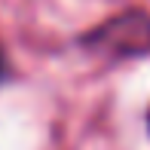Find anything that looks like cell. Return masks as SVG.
I'll list each match as a JSON object with an SVG mask.
<instances>
[{
    "instance_id": "obj_1",
    "label": "cell",
    "mask_w": 150,
    "mask_h": 150,
    "mask_svg": "<svg viewBox=\"0 0 150 150\" xmlns=\"http://www.w3.org/2000/svg\"><path fill=\"white\" fill-rule=\"evenodd\" d=\"M80 46L104 58H144L150 55V12L129 9L95 25L80 37Z\"/></svg>"
},
{
    "instance_id": "obj_2",
    "label": "cell",
    "mask_w": 150,
    "mask_h": 150,
    "mask_svg": "<svg viewBox=\"0 0 150 150\" xmlns=\"http://www.w3.org/2000/svg\"><path fill=\"white\" fill-rule=\"evenodd\" d=\"M9 80V58H6V49L0 46V83Z\"/></svg>"
},
{
    "instance_id": "obj_3",
    "label": "cell",
    "mask_w": 150,
    "mask_h": 150,
    "mask_svg": "<svg viewBox=\"0 0 150 150\" xmlns=\"http://www.w3.org/2000/svg\"><path fill=\"white\" fill-rule=\"evenodd\" d=\"M147 132H150V110H147Z\"/></svg>"
}]
</instances>
